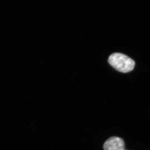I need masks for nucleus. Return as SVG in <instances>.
Masks as SVG:
<instances>
[{
	"label": "nucleus",
	"instance_id": "f257e3e1",
	"mask_svg": "<svg viewBox=\"0 0 150 150\" xmlns=\"http://www.w3.org/2000/svg\"><path fill=\"white\" fill-rule=\"evenodd\" d=\"M108 62L114 69L121 72H129L134 69L135 63L129 57L120 54L114 53L111 54L108 59Z\"/></svg>",
	"mask_w": 150,
	"mask_h": 150
},
{
	"label": "nucleus",
	"instance_id": "f03ea898",
	"mask_svg": "<svg viewBox=\"0 0 150 150\" xmlns=\"http://www.w3.org/2000/svg\"><path fill=\"white\" fill-rule=\"evenodd\" d=\"M125 148L124 141L121 138L111 137L103 145L104 150H123Z\"/></svg>",
	"mask_w": 150,
	"mask_h": 150
},
{
	"label": "nucleus",
	"instance_id": "7ed1b4c3",
	"mask_svg": "<svg viewBox=\"0 0 150 150\" xmlns=\"http://www.w3.org/2000/svg\"><path fill=\"white\" fill-rule=\"evenodd\" d=\"M126 150L124 149V150Z\"/></svg>",
	"mask_w": 150,
	"mask_h": 150
}]
</instances>
